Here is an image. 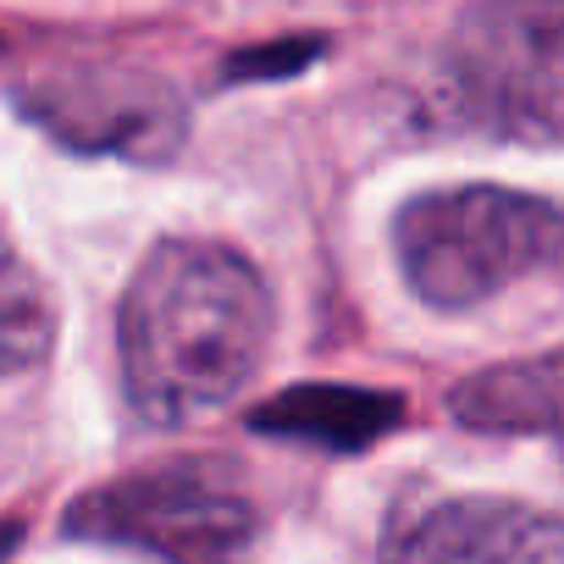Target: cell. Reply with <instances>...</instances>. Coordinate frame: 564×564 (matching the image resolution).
I'll use <instances>...</instances> for the list:
<instances>
[{"mask_svg":"<svg viewBox=\"0 0 564 564\" xmlns=\"http://www.w3.org/2000/svg\"><path fill=\"white\" fill-rule=\"evenodd\" d=\"M271 344L260 271L210 238H166L133 271L117 355L128 404L150 426H188L249 388Z\"/></svg>","mask_w":564,"mask_h":564,"instance_id":"6da1fadb","label":"cell"},{"mask_svg":"<svg viewBox=\"0 0 564 564\" xmlns=\"http://www.w3.org/2000/svg\"><path fill=\"white\" fill-rule=\"evenodd\" d=\"M393 249L415 300L470 311L525 276L564 271V205L498 183L432 188L393 216Z\"/></svg>","mask_w":564,"mask_h":564,"instance_id":"7a4b0ae2","label":"cell"},{"mask_svg":"<svg viewBox=\"0 0 564 564\" xmlns=\"http://www.w3.org/2000/svg\"><path fill=\"white\" fill-rule=\"evenodd\" d=\"M62 531L161 564H249L260 509L221 459H161L73 498Z\"/></svg>","mask_w":564,"mask_h":564,"instance_id":"3957f363","label":"cell"},{"mask_svg":"<svg viewBox=\"0 0 564 564\" xmlns=\"http://www.w3.org/2000/svg\"><path fill=\"white\" fill-rule=\"evenodd\" d=\"M448 100L498 133H564V7H470L443 51Z\"/></svg>","mask_w":564,"mask_h":564,"instance_id":"277c9868","label":"cell"},{"mask_svg":"<svg viewBox=\"0 0 564 564\" xmlns=\"http://www.w3.org/2000/svg\"><path fill=\"white\" fill-rule=\"evenodd\" d=\"M18 106L73 150L166 161L183 144L177 95L139 67H73L18 89Z\"/></svg>","mask_w":564,"mask_h":564,"instance_id":"5b68a950","label":"cell"},{"mask_svg":"<svg viewBox=\"0 0 564 564\" xmlns=\"http://www.w3.org/2000/svg\"><path fill=\"white\" fill-rule=\"evenodd\" d=\"M377 564H564V520L520 498H421L388 520Z\"/></svg>","mask_w":564,"mask_h":564,"instance_id":"8992f818","label":"cell"},{"mask_svg":"<svg viewBox=\"0 0 564 564\" xmlns=\"http://www.w3.org/2000/svg\"><path fill=\"white\" fill-rule=\"evenodd\" d=\"M404 393L382 388H344V382H311V388H282L265 404L249 410V432L305 443V448H333V454H360L382 443L404 421Z\"/></svg>","mask_w":564,"mask_h":564,"instance_id":"52a82bcc","label":"cell"},{"mask_svg":"<svg viewBox=\"0 0 564 564\" xmlns=\"http://www.w3.org/2000/svg\"><path fill=\"white\" fill-rule=\"evenodd\" d=\"M448 415L470 432L547 437L564 448V349L536 360H509L465 377L448 393Z\"/></svg>","mask_w":564,"mask_h":564,"instance_id":"ba28073f","label":"cell"},{"mask_svg":"<svg viewBox=\"0 0 564 564\" xmlns=\"http://www.w3.org/2000/svg\"><path fill=\"white\" fill-rule=\"evenodd\" d=\"M7 366L29 371L45 349H51V300H45V282H34V271L23 260L7 265Z\"/></svg>","mask_w":564,"mask_h":564,"instance_id":"9c48e42d","label":"cell"},{"mask_svg":"<svg viewBox=\"0 0 564 564\" xmlns=\"http://www.w3.org/2000/svg\"><path fill=\"white\" fill-rule=\"evenodd\" d=\"M322 56V40H276L265 51H243L227 62V78H282V73H294L305 62Z\"/></svg>","mask_w":564,"mask_h":564,"instance_id":"30bf717a","label":"cell"}]
</instances>
